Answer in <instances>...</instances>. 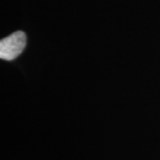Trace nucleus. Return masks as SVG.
<instances>
[{
	"mask_svg": "<svg viewBox=\"0 0 160 160\" xmlns=\"http://www.w3.org/2000/svg\"><path fill=\"white\" fill-rule=\"evenodd\" d=\"M26 36L23 31H16L0 41V57L4 60H12L23 52L26 46Z\"/></svg>",
	"mask_w": 160,
	"mask_h": 160,
	"instance_id": "f257e3e1",
	"label": "nucleus"
}]
</instances>
